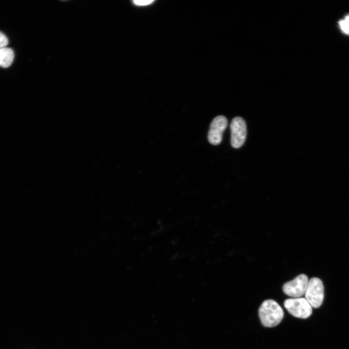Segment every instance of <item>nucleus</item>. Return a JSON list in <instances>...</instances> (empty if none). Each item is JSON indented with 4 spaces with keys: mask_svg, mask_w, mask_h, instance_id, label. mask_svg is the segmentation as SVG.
<instances>
[{
    "mask_svg": "<svg viewBox=\"0 0 349 349\" xmlns=\"http://www.w3.org/2000/svg\"><path fill=\"white\" fill-rule=\"evenodd\" d=\"M14 58L13 50L8 48L0 49V66L6 68L11 65Z\"/></svg>",
    "mask_w": 349,
    "mask_h": 349,
    "instance_id": "0eeeda50",
    "label": "nucleus"
},
{
    "mask_svg": "<svg viewBox=\"0 0 349 349\" xmlns=\"http://www.w3.org/2000/svg\"><path fill=\"white\" fill-rule=\"evenodd\" d=\"M154 1V0H135L133 1V2L136 5L145 6L153 3Z\"/></svg>",
    "mask_w": 349,
    "mask_h": 349,
    "instance_id": "9d476101",
    "label": "nucleus"
},
{
    "mask_svg": "<svg viewBox=\"0 0 349 349\" xmlns=\"http://www.w3.org/2000/svg\"><path fill=\"white\" fill-rule=\"evenodd\" d=\"M324 286L321 280L313 277L308 281L305 293V299L310 305L315 308L319 307L324 299Z\"/></svg>",
    "mask_w": 349,
    "mask_h": 349,
    "instance_id": "7ed1b4c3",
    "label": "nucleus"
},
{
    "mask_svg": "<svg viewBox=\"0 0 349 349\" xmlns=\"http://www.w3.org/2000/svg\"><path fill=\"white\" fill-rule=\"evenodd\" d=\"M308 281L305 274H300L293 280L286 283L283 286V290L285 294L290 297L300 298L305 294Z\"/></svg>",
    "mask_w": 349,
    "mask_h": 349,
    "instance_id": "20e7f679",
    "label": "nucleus"
},
{
    "mask_svg": "<svg viewBox=\"0 0 349 349\" xmlns=\"http://www.w3.org/2000/svg\"><path fill=\"white\" fill-rule=\"evenodd\" d=\"M227 125V120L224 116H218L212 120L208 133V140L210 143L217 145L221 143Z\"/></svg>",
    "mask_w": 349,
    "mask_h": 349,
    "instance_id": "423d86ee",
    "label": "nucleus"
},
{
    "mask_svg": "<svg viewBox=\"0 0 349 349\" xmlns=\"http://www.w3.org/2000/svg\"><path fill=\"white\" fill-rule=\"evenodd\" d=\"M8 44V40L7 37L0 32V49L6 48Z\"/></svg>",
    "mask_w": 349,
    "mask_h": 349,
    "instance_id": "1a4fd4ad",
    "label": "nucleus"
},
{
    "mask_svg": "<svg viewBox=\"0 0 349 349\" xmlns=\"http://www.w3.org/2000/svg\"><path fill=\"white\" fill-rule=\"evenodd\" d=\"M231 143L235 148L240 147L244 143L247 135L246 125L240 117H235L230 124Z\"/></svg>",
    "mask_w": 349,
    "mask_h": 349,
    "instance_id": "39448f33",
    "label": "nucleus"
},
{
    "mask_svg": "<svg viewBox=\"0 0 349 349\" xmlns=\"http://www.w3.org/2000/svg\"><path fill=\"white\" fill-rule=\"evenodd\" d=\"M259 316L262 324L266 327L278 325L284 317V311L279 304L273 300H266L259 307Z\"/></svg>",
    "mask_w": 349,
    "mask_h": 349,
    "instance_id": "f257e3e1",
    "label": "nucleus"
},
{
    "mask_svg": "<svg viewBox=\"0 0 349 349\" xmlns=\"http://www.w3.org/2000/svg\"><path fill=\"white\" fill-rule=\"evenodd\" d=\"M339 25L342 31L347 34H349V15L339 21Z\"/></svg>",
    "mask_w": 349,
    "mask_h": 349,
    "instance_id": "6e6552de",
    "label": "nucleus"
},
{
    "mask_svg": "<svg viewBox=\"0 0 349 349\" xmlns=\"http://www.w3.org/2000/svg\"><path fill=\"white\" fill-rule=\"evenodd\" d=\"M284 305L288 312L295 317L306 318L312 313V306L304 298H293L285 301Z\"/></svg>",
    "mask_w": 349,
    "mask_h": 349,
    "instance_id": "f03ea898",
    "label": "nucleus"
}]
</instances>
